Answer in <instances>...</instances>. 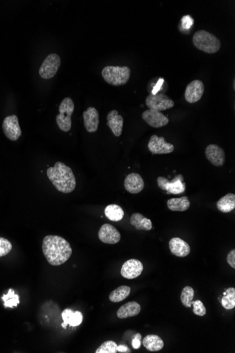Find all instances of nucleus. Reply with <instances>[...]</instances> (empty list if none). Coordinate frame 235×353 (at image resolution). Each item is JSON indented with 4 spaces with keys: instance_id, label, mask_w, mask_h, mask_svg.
<instances>
[{
    "instance_id": "obj_1",
    "label": "nucleus",
    "mask_w": 235,
    "mask_h": 353,
    "mask_svg": "<svg viewBox=\"0 0 235 353\" xmlns=\"http://www.w3.org/2000/svg\"><path fill=\"white\" fill-rule=\"evenodd\" d=\"M42 252L50 264L59 266L69 260L72 248L64 238L49 235L43 239Z\"/></svg>"
},
{
    "instance_id": "obj_2",
    "label": "nucleus",
    "mask_w": 235,
    "mask_h": 353,
    "mask_svg": "<svg viewBox=\"0 0 235 353\" xmlns=\"http://www.w3.org/2000/svg\"><path fill=\"white\" fill-rule=\"evenodd\" d=\"M48 178L57 191L70 193L74 191L76 180L72 169L62 162H57L46 171Z\"/></svg>"
},
{
    "instance_id": "obj_3",
    "label": "nucleus",
    "mask_w": 235,
    "mask_h": 353,
    "mask_svg": "<svg viewBox=\"0 0 235 353\" xmlns=\"http://www.w3.org/2000/svg\"><path fill=\"white\" fill-rule=\"evenodd\" d=\"M193 41L197 49L208 54L216 53L221 47V42L216 35L204 30L196 32Z\"/></svg>"
},
{
    "instance_id": "obj_4",
    "label": "nucleus",
    "mask_w": 235,
    "mask_h": 353,
    "mask_svg": "<svg viewBox=\"0 0 235 353\" xmlns=\"http://www.w3.org/2000/svg\"><path fill=\"white\" fill-rule=\"evenodd\" d=\"M131 71L127 66H107L104 68L102 75L107 83L111 85H123L128 82Z\"/></svg>"
},
{
    "instance_id": "obj_5",
    "label": "nucleus",
    "mask_w": 235,
    "mask_h": 353,
    "mask_svg": "<svg viewBox=\"0 0 235 353\" xmlns=\"http://www.w3.org/2000/svg\"><path fill=\"white\" fill-rule=\"evenodd\" d=\"M74 103L71 98H66L59 106V114L56 117L59 128L64 132H69L72 125L71 116L74 112Z\"/></svg>"
},
{
    "instance_id": "obj_6",
    "label": "nucleus",
    "mask_w": 235,
    "mask_h": 353,
    "mask_svg": "<svg viewBox=\"0 0 235 353\" xmlns=\"http://www.w3.org/2000/svg\"><path fill=\"white\" fill-rule=\"evenodd\" d=\"M157 183L161 190L166 191L167 194L178 195L185 191L186 184L182 174L177 175L172 181L159 176L157 178Z\"/></svg>"
},
{
    "instance_id": "obj_7",
    "label": "nucleus",
    "mask_w": 235,
    "mask_h": 353,
    "mask_svg": "<svg viewBox=\"0 0 235 353\" xmlns=\"http://www.w3.org/2000/svg\"><path fill=\"white\" fill-rule=\"evenodd\" d=\"M146 105L150 109L162 112L173 108L175 103L164 93H158L155 94L151 93L147 97Z\"/></svg>"
},
{
    "instance_id": "obj_8",
    "label": "nucleus",
    "mask_w": 235,
    "mask_h": 353,
    "mask_svg": "<svg viewBox=\"0 0 235 353\" xmlns=\"http://www.w3.org/2000/svg\"><path fill=\"white\" fill-rule=\"evenodd\" d=\"M61 65V59L57 54H50L46 57L39 70V74L44 79H50L57 74Z\"/></svg>"
},
{
    "instance_id": "obj_9",
    "label": "nucleus",
    "mask_w": 235,
    "mask_h": 353,
    "mask_svg": "<svg viewBox=\"0 0 235 353\" xmlns=\"http://www.w3.org/2000/svg\"><path fill=\"white\" fill-rule=\"evenodd\" d=\"M4 134L7 139L12 141H16L21 137L22 131L19 123L17 115L7 116L4 119L3 123Z\"/></svg>"
},
{
    "instance_id": "obj_10",
    "label": "nucleus",
    "mask_w": 235,
    "mask_h": 353,
    "mask_svg": "<svg viewBox=\"0 0 235 353\" xmlns=\"http://www.w3.org/2000/svg\"><path fill=\"white\" fill-rule=\"evenodd\" d=\"M150 151L154 155H166L171 153L175 150V147L171 143H167L163 137L153 135L151 137L148 144Z\"/></svg>"
},
{
    "instance_id": "obj_11",
    "label": "nucleus",
    "mask_w": 235,
    "mask_h": 353,
    "mask_svg": "<svg viewBox=\"0 0 235 353\" xmlns=\"http://www.w3.org/2000/svg\"><path fill=\"white\" fill-rule=\"evenodd\" d=\"M204 84L202 80H195L186 86L184 92V98L190 104L196 103L201 100L204 95Z\"/></svg>"
},
{
    "instance_id": "obj_12",
    "label": "nucleus",
    "mask_w": 235,
    "mask_h": 353,
    "mask_svg": "<svg viewBox=\"0 0 235 353\" xmlns=\"http://www.w3.org/2000/svg\"><path fill=\"white\" fill-rule=\"evenodd\" d=\"M143 119L153 128H161L169 123V119L163 113L154 109H147L143 113Z\"/></svg>"
},
{
    "instance_id": "obj_13",
    "label": "nucleus",
    "mask_w": 235,
    "mask_h": 353,
    "mask_svg": "<svg viewBox=\"0 0 235 353\" xmlns=\"http://www.w3.org/2000/svg\"><path fill=\"white\" fill-rule=\"evenodd\" d=\"M143 263L138 259H131L125 261L122 266L121 274L122 277L127 279H133L139 277L143 273Z\"/></svg>"
},
{
    "instance_id": "obj_14",
    "label": "nucleus",
    "mask_w": 235,
    "mask_h": 353,
    "mask_svg": "<svg viewBox=\"0 0 235 353\" xmlns=\"http://www.w3.org/2000/svg\"><path fill=\"white\" fill-rule=\"evenodd\" d=\"M100 241L107 244L114 245L121 241V234L114 226L105 224L102 226L99 231Z\"/></svg>"
},
{
    "instance_id": "obj_15",
    "label": "nucleus",
    "mask_w": 235,
    "mask_h": 353,
    "mask_svg": "<svg viewBox=\"0 0 235 353\" xmlns=\"http://www.w3.org/2000/svg\"><path fill=\"white\" fill-rule=\"evenodd\" d=\"M206 157L211 164L221 166L225 164V153L223 149L215 144L209 145L206 148Z\"/></svg>"
},
{
    "instance_id": "obj_16",
    "label": "nucleus",
    "mask_w": 235,
    "mask_h": 353,
    "mask_svg": "<svg viewBox=\"0 0 235 353\" xmlns=\"http://www.w3.org/2000/svg\"><path fill=\"white\" fill-rule=\"evenodd\" d=\"M124 186L125 190L132 194L140 193L145 187V183L143 177L136 173H132L127 175L125 179Z\"/></svg>"
},
{
    "instance_id": "obj_17",
    "label": "nucleus",
    "mask_w": 235,
    "mask_h": 353,
    "mask_svg": "<svg viewBox=\"0 0 235 353\" xmlns=\"http://www.w3.org/2000/svg\"><path fill=\"white\" fill-rule=\"evenodd\" d=\"M84 125L89 133H95L98 130L100 123V115L95 107H89L83 112Z\"/></svg>"
},
{
    "instance_id": "obj_18",
    "label": "nucleus",
    "mask_w": 235,
    "mask_h": 353,
    "mask_svg": "<svg viewBox=\"0 0 235 353\" xmlns=\"http://www.w3.org/2000/svg\"><path fill=\"white\" fill-rule=\"evenodd\" d=\"M123 118L118 114L117 110L111 111L107 115V124L116 137H119L123 132Z\"/></svg>"
},
{
    "instance_id": "obj_19",
    "label": "nucleus",
    "mask_w": 235,
    "mask_h": 353,
    "mask_svg": "<svg viewBox=\"0 0 235 353\" xmlns=\"http://www.w3.org/2000/svg\"><path fill=\"white\" fill-rule=\"evenodd\" d=\"M62 317L63 322L62 326L64 329H66L68 324L71 327H78L80 325L83 320L82 314L79 311L73 312L71 309H66L62 312Z\"/></svg>"
},
{
    "instance_id": "obj_20",
    "label": "nucleus",
    "mask_w": 235,
    "mask_h": 353,
    "mask_svg": "<svg viewBox=\"0 0 235 353\" xmlns=\"http://www.w3.org/2000/svg\"><path fill=\"white\" fill-rule=\"evenodd\" d=\"M169 248L177 257H184L190 253V245L180 238H172L169 242Z\"/></svg>"
},
{
    "instance_id": "obj_21",
    "label": "nucleus",
    "mask_w": 235,
    "mask_h": 353,
    "mask_svg": "<svg viewBox=\"0 0 235 353\" xmlns=\"http://www.w3.org/2000/svg\"><path fill=\"white\" fill-rule=\"evenodd\" d=\"M141 311L140 304L132 301L127 302L120 307L117 312V317L119 319H126L128 317H135L139 315Z\"/></svg>"
},
{
    "instance_id": "obj_22",
    "label": "nucleus",
    "mask_w": 235,
    "mask_h": 353,
    "mask_svg": "<svg viewBox=\"0 0 235 353\" xmlns=\"http://www.w3.org/2000/svg\"><path fill=\"white\" fill-rule=\"evenodd\" d=\"M130 222L131 225L133 226L137 230L150 231L152 229V221L140 213H134L132 214Z\"/></svg>"
},
{
    "instance_id": "obj_23",
    "label": "nucleus",
    "mask_w": 235,
    "mask_h": 353,
    "mask_svg": "<svg viewBox=\"0 0 235 353\" xmlns=\"http://www.w3.org/2000/svg\"><path fill=\"white\" fill-rule=\"evenodd\" d=\"M143 345L151 352H157L162 350L164 346L163 340L157 335H147L143 341Z\"/></svg>"
},
{
    "instance_id": "obj_24",
    "label": "nucleus",
    "mask_w": 235,
    "mask_h": 353,
    "mask_svg": "<svg viewBox=\"0 0 235 353\" xmlns=\"http://www.w3.org/2000/svg\"><path fill=\"white\" fill-rule=\"evenodd\" d=\"M168 209L173 211H184L190 207L189 199L186 196L180 198H171L167 202Z\"/></svg>"
},
{
    "instance_id": "obj_25",
    "label": "nucleus",
    "mask_w": 235,
    "mask_h": 353,
    "mask_svg": "<svg viewBox=\"0 0 235 353\" xmlns=\"http://www.w3.org/2000/svg\"><path fill=\"white\" fill-rule=\"evenodd\" d=\"M218 210L223 213H228L234 210L235 208V195L228 193L222 197L217 202Z\"/></svg>"
},
{
    "instance_id": "obj_26",
    "label": "nucleus",
    "mask_w": 235,
    "mask_h": 353,
    "mask_svg": "<svg viewBox=\"0 0 235 353\" xmlns=\"http://www.w3.org/2000/svg\"><path fill=\"white\" fill-rule=\"evenodd\" d=\"M105 215L109 220L113 222H119L124 216V211L117 205H109L106 207Z\"/></svg>"
},
{
    "instance_id": "obj_27",
    "label": "nucleus",
    "mask_w": 235,
    "mask_h": 353,
    "mask_svg": "<svg viewBox=\"0 0 235 353\" xmlns=\"http://www.w3.org/2000/svg\"><path fill=\"white\" fill-rule=\"evenodd\" d=\"M130 287L121 286L113 291L109 295V300L113 302H119L124 300L130 295Z\"/></svg>"
},
{
    "instance_id": "obj_28",
    "label": "nucleus",
    "mask_w": 235,
    "mask_h": 353,
    "mask_svg": "<svg viewBox=\"0 0 235 353\" xmlns=\"http://www.w3.org/2000/svg\"><path fill=\"white\" fill-rule=\"evenodd\" d=\"M221 304L222 307L226 310H232L235 307V289L234 288H229L224 292L223 297H222Z\"/></svg>"
},
{
    "instance_id": "obj_29",
    "label": "nucleus",
    "mask_w": 235,
    "mask_h": 353,
    "mask_svg": "<svg viewBox=\"0 0 235 353\" xmlns=\"http://www.w3.org/2000/svg\"><path fill=\"white\" fill-rule=\"evenodd\" d=\"M2 300H3L4 306L5 308L17 307L20 302L19 295L15 293L12 288L9 290L8 293L6 295H4V296L2 297Z\"/></svg>"
},
{
    "instance_id": "obj_30",
    "label": "nucleus",
    "mask_w": 235,
    "mask_h": 353,
    "mask_svg": "<svg viewBox=\"0 0 235 353\" xmlns=\"http://www.w3.org/2000/svg\"><path fill=\"white\" fill-rule=\"evenodd\" d=\"M194 296H195V291H194L193 288L190 287V286H186L183 288L180 295V300L183 305L186 307H191Z\"/></svg>"
},
{
    "instance_id": "obj_31",
    "label": "nucleus",
    "mask_w": 235,
    "mask_h": 353,
    "mask_svg": "<svg viewBox=\"0 0 235 353\" xmlns=\"http://www.w3.org/2000/svg\"><path fill=\"white\" fill-rule=\"evenodd\" d=\"M117 344L113 340H107L100 345L96 350V353H116L117 351Z\"/></svg>"
},
{
    "instance_id": "obj_32",
    "label": "nucleus",
    "mask_w": 235,
    "mask_h": 353,
    "mask_svg": "<svg viewBox=\"0 0 235 353\" xmlns=\"http://www.w3.org/2000/svg\"><path fill=\"white\" fill-rule=\"evenodd\" d=\"M12 250V245L10 241L0 237V257L6 256Z\"/></svg>"
},
{
    "instance_id": "obj_33",
    "label": "nucleus",
    "mask_w": 235,
    "mask_h": 353,
    "mask_svg": "<svg viewBox=\"0 0 235 353\" xmlns=\"http://www.w3.org/2000/svg\"><path fill=\"white\" fill-rule=\"evenodd\" d=\"M193 312L195 315L199 317H204L206 314V309L204 304L201 300L193 301Z\"/></svg>"
},
{
    "instance_id": "obj_34",
    "label": "nucleus",
    "mask_w": 235,
    "mask_h": 353,
    "mask_svg": "<svg viewBox=\"0 0 235 353\" xmlns=\"http://www.w3.org/2000/svg\"><path fill=\"white\" fill-rule=\"evenodd\" d=\"M142 335L140 333H137L134 336L132 340V345L134 349H139L141 345Z\"/></svg>"
},
{
    "instance_id": "obj_35",
    "label": "nucleus",
    "mask_w": 235,
    "mask_h": 353,
    "mask_svg": "<svg viewBox=\"0 0 235 353\" xmlns=\"http://www.w3.org/2000/svg\"><path fill=\"white\" fill-rule=\"evenodd\" d=\"M227 261L231 268H235V250H231L227 254Z\"/></svg>"
},
{
    "instance_id": "obj_36",
    "label": "nucleus",
    "mask_w": 235,
    "mask_h": 353,
    "mask_svg": "<svg viewBox=\"0 0 235 353\" xmlns=\"http://www.w3.org/2000/svg\"><path fill=\"white\" fill-rule=\"evenodd\" d=\"M117 351L120 352H130V349L128 348L126 346V345H120V346H118L117 347Z\"/></svg>"
}]
</instances>
